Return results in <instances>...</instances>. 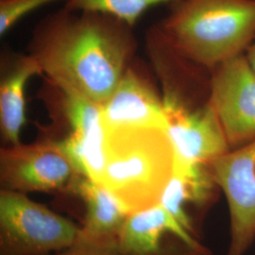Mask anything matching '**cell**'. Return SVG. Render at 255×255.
I'll return each instance as SVG.
<instances>
[{
  "instance_id": "4fadbf2b",
  "label": "cell",
  "mask_w": 255,
  "mask_h": 255,
  "mask_svg": "<svg viewBox=\"0 0 255 255\" xmlns=\"http://www.w3.org/2000/svg\"><path fill=\"white\" fill-rule=\"evenodd\" d=\"M73 196L82 199L86 215L79 239L95 242H117L128 214L119 200L101 183L81 176Z\"/></svg>"
},
{
  "instance_id": "9a60e30c",
  "label": "cell",
  "mask_w": 255,
  "mask_h": 255,
  "mask_svg": "<svg viewBox=\"0 0 255 255\" xmlns=\"http://www.w3.org/2000/svg\"><path fill=\"white\" fill-rule=\"evenodd\" d=\"M57 1L61 0H0V35L4 36L28 13Z\"/></svg>"
},
{
  "instance_id": "3957f363",
  "label": "cell",
  "mask_w": 255,
  "mask_h": 255,
  "mask_svg": "<svg viewBox=\"0 0 255 255\" xmlns=\"http://www.w3.org/2000/svg\"><path fill=\"white\" fill-rule=\"evenodd\" d=\"M105 131L101 184L128 215L158 205L175 169V152L166 129L123 128Z\"/></svg>"
},
{
  "instance_id": "7c38bea8",
  "label": "cell",
  "mask_w": 255,
  "mask_h": 255,
  "mask_svg": "<svg viewBox=\"0 0 255 255\" xmlns=\"http://www.w3.org/2000/svg\"><path fill=\"white\" fill-rule=\"evenodd\" d=\"M42 69L30 54L5 53L0 64V132L6 146L21 143L27 123L25 91L28 81L42 76Z\"/></svg>"
},
{
  "instance_id": "8fae6325",
  "label": "cell",
  "mask_w": 255,
  "mask_h": 255,
  "mask_svg": "<svg viewBox=\"0 0 255 255\" xmlns=\"http://www.w3.org/2000/svg\"><path fill=\"white\" fill-rule=\"evenodd\" d=\"M219 190L209 165L175 164L159 204L182 228L199 238L201 218L217 201Z\"/></svg>"
},
{
  "instance_id": "7a4b0ae2",
  "label": "cell",
  "mask_w": 255,
  "mask_h": 255,
  "mask_svg": "<svg viewBox=\"0 0 255 255\" xmlns=\"http://www.w3.org/2000/svg\"><path fill=\"white\" fill-rule=\"evenodd\" d=\"M157 26L183 57L210 71L255 39V0H180Z\"/></svg>"
},
{
  "instance_id": "5b68a950",
  "label": "cell",
  "mask_w": 255,
  "mask_h": 255,
  "mask_svg": "<svg viewBox=\"0 0 255 255\" xmlns=\"http://www.w3.org/2000/svg\"><path fill=\"white\" fill-rule=\"evenodd\" d=\"M79 173L54 138L42 133L36 141L0 149L1 189L73 195Z\"/></svg>"
},
{
  "instance_id": "30bf717a",
  "label": "cell",
  "mask_w": 255,
  "mask_h": 255,
  "mask_svg": "<svg viewBox=\"0 0 255 255\" xmlns=\"http://www.w3.org/2000/svg\"><path fill=\"white\" fill-rule=\"evenodd\" d=\"M166 121L176 164L209 165L232 149L211 101L201 109Z\"/></svg>"
},
{
  "instance_id": "ba28073f",
  "label": "cell",
  "mask_w": 255,
  "mask_h": 255,
  "mask_svg": "<svg viewBox=\"0 0 255 255\" xmlns=\"http://www.w3.org/2000/svg\"><path fill=\"white\" fill-rule=\"evenodd\" d=\"M118 247L121 255H213L160 204L128 215Z\"/></svg>"
},
{
  "instance_id": "8992f818",
  "label": "cell",
  "mask_w": 255,
  "mask_h": 255,
  "mask_svg": "<svg viewBox=\"0 0 255 255\" xmlns=\"http://www.w3.org/2000/svg\"><path fill=\"white\" fill-rule=\"evenodd\" d=\"M209 167L228 203L231 239L226 255H244L255 239V139L232 148Z\"/></svg>"
},
{
  "instance_id": "5bb4252c",
  "label": "cell",
  "mask_w": 255,
  "mask_h": 255,
  "mask_svg": "<svg viewBox=\"0 0 255 255\" xmlns=\"http://www.w3.org/2000/svg\"><path fill=\"white\" fill-rule=\"evenodd\" d=\"M180 0H67L64 8L74 11H93L108 14L130 27L155 6L171 5Z\"/></svg>"
},
{
  "instance_id": "52a82bcc",
  "label": "cell",
  "mask_w": 255,
  "mask_h": 255,
  "mask_svg": "<svg viewBox=\"0 0 255 255\" xmlns=\"http://www.w3.org/2000/svg\"><path fill=\"white\" fill-rule=\"evenodd\" d=\"M211 103L231 148L255 139V72L245 54L212 70Z\"/></svg>"
},
{
  "instance_id": "e0dca14e",
  "label": "cell",
  "mask_w": 255,
  "mask_h": 255,
  "mask_svg": "<svg viewBox=\"0 0 255 255\" xmlns=\"http://www.w3.org/2000/svg\"><path fill=\"white\" fill-rule=\"evenodd\" d=\"M245 57L251 67L254 69L255 72V39L254 42L251 44V46L248 47L245 52Z\"/></svg>"
},
{
  "instance_id": "2e32d148",
  "label": "cell",
  "mask_w": 255,
  "mask_h": 255,
  "mask_svg": "<svg viewBox=\"0 0 255 255\" xmlns=\"http://www.w3.org/2000/svg\"><path fill=\"white\" fill-rule=\"evenodd\" d=\"M54 255H121L117 242H95L79 239Z\"/></svg>"
},
{
  "instance_id": "9c48e42d",
  "label": "cell",
  "mask_w": 255,
  "mask_h": 255,
  "mask_svg": "<svg viewBox=\"0 0 255 255\" xmlns=\"http://www.w3.org/2000/svg\"><path fill=\"white\" fill-rule=\"evenodd\" d=\"M101 118L105 130L123 128H167L162 94L136 59L101 106Z\"/></svg>"
},
{
  "instance_id": "6da1fadb",
  "label": "cell",
  "mask_w": 255,
  "mask_h": 255,
  "mask_svg": "<svg viewBox=\"0 0 255 255\" xmlns=\"http://www.w3.org/2000/svg\"><path fill=\"white\" fill-rule=\"evenodd\" d=\"M132 28L108 14L64 7L37 24L27 53L48 82L102 106L135 59Z\"/></svg>"
},
{
  "instance_id": "277c9868",
  "label": "cell",
  "mask_w": 255,
  "mask_h": 255,
  "mask_svg": "<svg viewBox=\"0 0 255 255\" xmlns=\"http://www.w3.org/2000/svg\"><path fill=\"white\" fill-rule=\"evenodd\" d=\"M81 227L30 200L0 191V255H47L73 245Z\"/></svg>"
}]
</instances>
